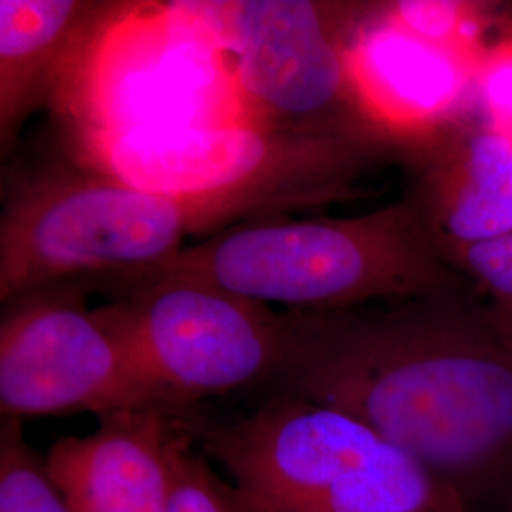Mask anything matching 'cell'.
Here are the masks:
<instances>
[{
	"label": "cell",
	"instance_id": "6",
	"mask_svg": "<svg viewBox=\"0 0 512 512\" xmlns=\"http://www.w3.org/2000/svg\"><path fill=\"white\" fill-rule=\"evenodd\" d=\"M190 6L226 54L249 124L399 143L368 107L353 65V44L374 2L222 0Z\"/></svg>",
	"mask_w": 512,
	"mask_h": 512
},
{
	"label": "cell",
	"instance_id": "19",
	"mask_svg": "<svg viewBox=\"0 0 512 512\" xmlns=\"http://www.w3.org/2000/svg\"><path fill=\"white\" fill-rule=\"evenodd\" d=\"M512 512V511H511Z\"/></svg>",
	"mask_w": 512,
	"mask_h": 512
},
{
	"label": "cell",
	"instance_id": "5",
	"mask_svg": "<svg viewBox=\"0 0 512 512\" xmlns=\"http://www.w3.org/2000/svg\"><path fill=\"white\" fill-rule=\"evenodd\" d=\"M52 107L61 131L249 124L226 54L190 2H110Z\"/></svg>",
	"mask_w": 512,
	"mask_h": 512
},
{
	"label": "cell",
	"instance_id": "16",
	"mask_svg": "<svg viewBox=\"0 0 512 512\" xmlns=\"http://www.w3.org/2000/svg\"><path fill=\"white\" fill-rule=\"evenodd\" d=\"M169 512H249L232 482H224L200 448L190 444L177 463Z\"/></svg>",
	"mask_w": 512,
	"mask_h": 512
},
{
	"label": "cell",
	"instance_id": "17",
	"mask_svg": "<svg viewBox=\"0 0 512 512\" xmlns=\"http://www.w3.org/2000/svg\"><path fill=\"white\" fill-rule=\"evenodd\" d=\"M452 264L512 323V234L461 249Z\"/></svg>",
	"mask_w": 512,
	"mask_h": 512
},
{
	"label": "cell",
	"instance_id": "13",
	"mask_svg": "<svg viewBox=\"0 0 512 512\" xmlns=\"http://www.w3.org/2000/svg\"><path fill=\"white\" fill-rule=\"evenodd\" d=\"M300 512H467V507L456 484L389 446Z\"/></svg>",
	"mask_w": 512,
	"mask_h": 512
},
{
	"label": "cell",
	"instance_id": "4",
	"mask_svg": "<svg viewBox=\"0 0 512 512\" xmlns=\"http://www.w3.org/2000/svg\"><path fill=\"white\" fill-rule=\"evenodd\" d=\"M0 302L67 279L145 272L211 236L202 211L150 194L69 154L4 177Z\"/></svg>",
	"mask_w": 512,
	"mask_h": 512
},
{
	"label": "cell",
	"instance_id": "9",
	"mask_svg": "<svg viewBox=\"0 0 512 512\" xmlns=\"http://www.w3.org/2000/svg\"><path fill=\"white\" fill-rule=\"evenodd\" d=\"M198 442L249 512H300L391 446L348 414L287 393L236 420H203Z\"/></svg>",
	"mask_w": 512,
	"mask_h": 512
},
{
	"label": "cell",
	"instance_id": "15",
	"mask_svg": "<svg viewBox=\"0 0 512 512\" xmlns=\"http://www.w3.org/2000/svg\"><path fill=\"white\" fill-rule=\"evenodd\" d=\"M488 10L478 2H385V16L404 33L463 61Z\"/></svg>",
	"mask_w": 512,
	"mask_h": 512
},
{
	"label": "cell",
	"instance_id": "14",
	"mask_svg": "<svg viewBox=\"0 0 512 512\" xmlns=\"http://www.w3.org/2000/svg\"><path fill=\"white\" fill-rule=\"evenodd\" d=\"M0 512H73L50 475L46 456H38L21 420L12 418L0 423Z\"/></svg>",
	"mask_w": 512,
	"mask_h": 512
},
{
	"label": "cell",
	"instance_id": "1",
	"mask_svg": "<svg viewBox=\"0 0 512 512\" xmlns=\"http://www.w3.org/2000/svg\"><path fill=\"white\" fill-rule=\"evenodd\" d=\"M281 317L274 393L348 414L452 484L512 459V323L475 283Z\"/></svg>",
	"mask_w": 512,
	"mask_h": 512
},
{
	"label": "cell",
	"instance_id": "11",
	"mask_svg": "<svg viewBox=\"0 0 512 512\" xmlns=\"http://www.w3.org/2000/svg\"><path fill=\"white\" fill-rule=\"evenodd\" d=\"M399 160L412 175L406 198L450 262L512 234V137L486 118L454 116L401 143Z\"/></svg>",
	"mask_w": 512,
	"mask_h": 512
},
{
	"label": "cell",
	"instance_id": "8",
	"mask_svg": "<svg viewBox=\"0 0 512 512\" xmlns=\"http://www.w3.org/2000/svg\"><path fill=\"white\" fill-rule=\"evenodd\" d=\"M90 277L18 294L0 313V412L23 420L169 404L107 306H88ZM173 406V404H169Z\"/></svg>",
	"mask_w": 512,
	"mask_h": 512
},
{
	"label": "cell",
	"instance_id": "18",
	"mask_svg": "<svg viewBox=\"0 0 512 512\" xmlns=\"http://www.w3.org/2000/svg\"><path fill=\"white\" fill-rule=\"evenodd\" d=\"M476 93L482 118L512 137V37L478 63Z\"/></svg>",
	"mask_w": 512,
	"mask_h": 512
},
{
	"label": "cell",
	"instance_id": "10",
	"mask_svg": "<svg viewBox=\"0 0 512 512\" xmlns=\"http://www.w3.org/2000/svg\"><path fill=\"white\" fill-rule=\"evenodd\" d=\"M203 420L198 406L114 410L90 435L57 440L46 463L73 512H169L177 463Z\"/></svg>",
	"mask_w": 512,
	"mask_h": 512
},
{
	"label": "cell",
	"instance_id": "2",
	"mask_svg": "<svg viewBox=\"0 0 512 512\" xmlns=\"http://www.w3.org/2000/svg\"><path fill=\"white\" fill-rule=\"evenodd\" d=\"M63 148L80 164L202 211L217 232L357 198L366 173L401 154L387 139L253 124L63 131Z\"/></svg>",
	"mask_w": 512,
	"mask_h": 512
},
{
	"label": "cell",
	"instance_id": "3",
	"mask_svg": "<svg viewBox=\"0 0 512 512\" xmlns=\"http://www.w3.org/2000/svg\"><path fill=\"white\" fill-rule=\"evenodd\" d=\"M129 275L194 277L296 311L346 310L471 285L408 198L344 219L236 222Z\"/></svg>",
	"mask_w": 512,
	"mask_h": 512
},
{
	"label": "cell",
	"instance_id": "12",
	"mask_svg": "<svg viewBox=\"0 0 512 512\" xmlns=\"http://www.w3.org/2000/svg\"><path fill=\"white\" fill-rule=\"evenodd\" d=\"M110 2L0 0V150L8 160L35 110L54 103Z\"/></svg>",
	"mask_w": 512,
	"mask_h": 512
},
{
	"label": "cell",
	"instance_id": "7",
	"mask_svg": "<svg viewBox=\"0 0 512 512\" xmlns=\"http://www.w3.org/2000/svg\"><path fill=\"white\" fill-rule=\"evenodd\" d=\"M101 281L107 306L139 365L173 406L268 387L281 365V311L183 275Z\"/></svg>",
	"mask_w": 512,
	"mask_h": 512
}]
</instances>
